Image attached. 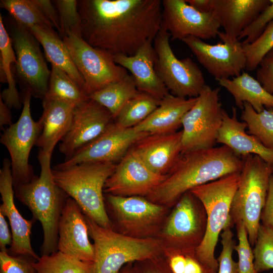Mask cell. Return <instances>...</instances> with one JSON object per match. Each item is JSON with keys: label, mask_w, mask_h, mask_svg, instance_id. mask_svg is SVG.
Segmentation results:
<instances>
[{"label": "cell", "mask_w": 273, "mask_h": 273, "mask_svg": "<svg viewBox=\"0 0 273 273\" xmlns=\"http://www.w3.org/2000/svg\"><path fill=\"white\" fill-rule=\"evenodd\" d=\"M238 243L235 250L237 252L238 273H257L254 263V255L248 234L244 224L239 222L236 224Z\"/></svg>", "instance_id": "cell-40"}, {"label": "cell", "mask_w": 273, "mask_h": 273, "mask_svg": "<svg viewBox=\"0 0 273 273\" xmlns=\"http://www.w3.org/2000/svg\"><path fill=\"white\" fill-rule=\"evenodd\" d=\"M230 225L222 231L221 237V251L217 259L218 263L217 273H238V263L233 258L236 245L233 233Z\"/></svg>", "instance_id": "cell-41"}, {"label": "cell", "mask_w": 273, "mask_h": 273, "mask_svg": "<svg viewBox=\"0 0 273 273\" xmlns=\"http://www.w3.org/2000/svg\"><path fill=\"white\" fill-rule=\"evenodd\" d=\"M58 13L59 23V35L71 34L81 37L80 17L77 9V1L55 0L52 1Z\"/></svg>", "instance_id": "cell-38"}, {"label": "cell", "mask_w": 273, "mask_h": 273, "mask_svg": "<svg viewBox=\"0 0 273 273\" xmlns=\"http://www.w3.org/2000/svg\"><path fill=\"white\" fill-rule=\"evenodd\" d=\"M256 77L263 88L273 95V49L260 62L257 67Z\"/></svg>", "instance_id": "cell-44"}, {"label": "cell", "mask_w": 273, "mask_h": 273, "mask_svg": "<svg viewBox=\"0 0 273 273\" xmlns=\"http://www.w3.org/2000/svg\"><path fill=\"white\" fill-rule=\"evenodd\" d=\"M270 3V0H212L211 12L225 33L237 39Z\"/></svg>", "instance_id": "cell-24"}, {"label": "cell", "mask_w": 273, "mask_h": 273, "mask_svg": "<svg viewBox=\"0 0 273 273\" xmlns=\"http://www.w3.org/2000/svg\"><path fill=\"white\" fill-rule=\"evenodd\" d=\"M144 273H162V272H158V271L152 270H150V271H147Z\"/></svg>", "instance_id": "cell-51"}, {"label": "cell", "mask_w": 273, "mask_h": 273, "mask_svg": "<svg viewBox=\"0 0 273 273\" xmlns=\"http://www.w3.org/2000/svg\"><path fill=\"white\" fill-rule=\"evenodd\" d=\"M260 220L262 224L273 229V176L271 175L264 206Z\"/></svg>", "instance_id": "cell-46"}, {"label": "cell", "mask_w": 273, "mask_h": 273, "mask_svg": "<svg viewBox=\"0 0 273 273\" xmlns=\"http://www.w3.org/2000/svg\"><path fill=\"white\" fill-rule=\"evenodd\" d=\"M75 105L58 100H42L43 112L39 118L42 130L36 145L52 155L57 144L70 128Z\"/></svg>", "instance_id": "cell-26"}, {"label": "cell", "mask_w": 273, "mask_h": 273, "mask_svg": "<svg viewBox=\"0 0 273 273\" xmlns=\"http://www.w3.org/2000/svg\"><path fill=\"white\" fill-rule=\"evenodd\" d=\"M44 17L60 32V23L57 11L52 1L49 0H32Z\"/></svg>", "instance_id": "cell-45"}, {"label": "cell", "mask_w": 273, "mask_h": 273, "mask_svg": "<svg viewBox=\"0 0 273 273\" xmlns=\"http://www.w3.org/2000/svg\"><path fill=\"white\" fill-rule=\"evenodd\" d=\"M153 41L146 42L133 55L113 56L115 63L131 73L137 89L161 100L169 94L155 68Z\"/></svg>", "instance_id": "cell-22"}, {"label": "cell", "mask_w": 273, "mask_h": 273, "mask_svg": "<svg viewBox=\"0 0 273 273\" xmlns=\"http://www.w3.org/2000/svg\"><path fill=\"white\" fill-rule=\"evenodd\" d=\"M272 175L273 176V172H272Z\"/></svg>", "instance_id": "cell-53"}, {"label": "cell", "mask_w": 273, "mask_h": 273, "mask_svg": "<svg viewBox=\"0 0 273 273\" xmlns=\"http://www.w3.org/2000/svg\"><path fill=\"white\" fill-rule=\"evenodd\" d=\"M120 273V272H119ZM124 273H129V272H124Z\"/></svg>", "instance_id": "cell-52"}, {"label": "cell", "mask_w": 273, "mask_h": 273, "mask_svg": "<svg viewBox=\"0 0 273 273\" xmlns=\"http://www.w3.org/2000/svg\"><path fill=\"white\" fill-rule=\"evenodd\" d=\"M220 88L206 84L181 121L182 152L214 147L223 119Z\"/></svg>", "instance_id": "cell-8"}, {"label": "cell", "mask_w": 273, "mask_h": 273, "mask_svg": "<svg viewBox=\"0 0 273 273\" xmlns=\"http://www.w3.org/2000/svg\"><path fill=\"white\" fill-rule=\"evenodd\" d=\"M241 118L246 124L249 134L255 136L265 147L273 149V109L257 112L245 102Z\"/></svg>", "instance_id": "cell-35"}, {"label": "cell", "mask_w": 273, "mask_h": 273, "mask_svg": "<svg viewBox=\"0 0 273 273\" xmlns=\"http://www.w3.org/2000/svg\"><path fill=\"white\" fill-rule=\"evenodd\" d=\"M196 199L190 191L179 199L164 232L167 237L178 244L193 245L196 249L205 236L207 218L202 204L199 206Z\"/></svg>", "instance_id": "cell-20"}, {"label": "cell", "mask_w": 273, "mask_h": 273, "mask_svg": "<svg viewBox=\"0 0 273 273\" xmlns=\"http://www.w3.org/2000/svg\"><path fill=\"white\" fill-rule=\"evenodd\" d=\"M160 102L149 94L140 92L124 105L114 122L124 128L133 127L146 119Z\"/></svg>", "instance_id": "cell-34"}, {"label": "cell", "mask_w": 273, "mask_h": 273, "mask_svg": "<svg viewBox=\"0 0 273 273\" xmlns=\"http://www.w3.org/2000/svg\"><path fill=\"white\" fill-rule=\"evenodd\" d=\"M242 159L243 165L230 210V222L232 226L239 222L244 224L253 246L260 224L273 165L256 155Z\"/></svg>", "instance_id": "cell-6"}, {"label": "cell", "mask_w": 273, "mask_h": 273, "mask_svg": "<svg viewBox=\"0 0 273 273\" xmlns=\"http://www.w3.org/2000/svg\"><path fill=\"white\" fill-rule=\"evenodd\" d=\"M12 243V234L10 232L5 217L0 213V249L1 251L8 252V246Z\"/></svg>", "instance_id": "cell-47"}, {"label": "cell", "mask_w": 273, "mask_h": 273, "mask_svg": "<svg viewBox=\"0 0 273 273\" xmlns=\"http://www.w3.org/2000/svg\"><path fill=\"white\" fill-rule=\"evenodd\" d=\"M107 201L119 221L127 228H141L156 220L163 212L160 204L141 196L108 194Z\"/></svg>", "instance_id": "cell-27"}, {"label": "cell", "mask_w": 273, "mask_h": 273, "mask_svg": "<svg viewBox=\"0 0 273 273\" xmlns=\"http://www.w3.org/2000/svg\"><path fill=\"white\" fill-rule=\"evenodd\" d=\"M243 160L228 147L181 154L166 178L148 195L157 204L171 205L198 186L241 172Z\"/></svg>", "instance_id": "cell-2"}, {"label": "cell", "mask_w": 273, "mask_h": 273, "mask_svg": "<svg viewBox=\"0 0 273 273\" xmlns=\"http://www.w3.org/2000/svg\"><path fill=\"white\" fill-rule=\"evenodd\" d=\"M196 98H186L168 94L158 106L144 121L133 127L150 134H167L177 131L185 114L192 107Z\"/></svg>", "instance_id": "cell-25"}, {"label": "cell", "mask_w": 273, "mask_h": 273, "mask_svg": "<svg viewBox=\"0 0 273 273\" xmlns=\"http://www.w3.org/2000/svg\"><path fill=\"white\" fill-rule=\"evenodd\" d=\"M81 37L114 56L134 55L162 28L160 0H79Z\"/></svg>", "instance_id": "cell-1"}, {"label": "cell", "mask_w": 273, "mask_h": 273, "mask_svg": "<svg viewBox=\"0 0 273 273\" xmlns=\"http://www.w3.org/2000/svg\"><path fill=\"white\" fill-rule=\"evenodd\" d=\"M29 31L42 46L46 58L52 66L64 71L83 89L84 80L74 64L68 48L54 28L35 25Z\"/></svg>", "instance_id": "cell-28"}, {"label": "cell", "mask_w": 273, "mask_h": 273, "mask_svg": "<svg viewBox=\"0 0 273 273\" xmlns=\"http://www.w3.org/2000/svg\"><path fill=\"white\" fill-rule=\"evenodd\" d=\"M62 38L84 80L83 90L88 97L128 74L115 63L113 55L92 47L82 37L69 34Z\"/></svg>", "instance_id": "cell-12"}, {"label": "cell", "mask_w": 273, "mask_h": 273, "mask_svg": "<svg viewBox=\"0 0 273 273\" xmlns=\"http://www.w3.org/2000/svg\"><path fill=\"white\" fill-rule=\"evenodd\" d=\"M51 157L39 150L40 175H36L28 183L14 186L16 198L29 209L33 218L41 223L43 235L41 255L58 251V222L69 197L54 180Z\"/></svg>", "instance_id": "cell-3"}, {"label": "cell", "mask_w": 273, "mask_h": 273, "mask_svg": "<svg viewBox=\"0 0 273 273\" xmlns=\"http://www.w3.org/2000/svg\"><path fill=\"white\" fill-rule=\"evenodd\" d=\"M273 21V0H270L267 6L256 18L240 34V40L245 38L243 44H249L255 40L262 33L266 26Z\"/></svg>", "instance_id": "cell-42"}, {"label": "cell", "mask_w": 273, "mask_h": 273, "mask_svg": "<svg viewBox=\"0 0 273 273\" xmlns=\"http://www.w3.org/2000/svg\"><path fill=\"white\" fill-rule=\"evenodd\" d=\"M85 219L94 241L93 273H119L126 263L152 260L158 254L159 245L155 239L124 235Z\"/></svg>", "instance_id": "cell-7"}, {"label": "cell", "mask_w": 273, "mask_h": 273, "mask_svg": "<svg viewBox=\"0 0 273 273\" xmlns=\"http://www.w3.org/2000/svg\"><path fill=\"white\" fill-rule=\"evenodd\" d=\"M162 5V28L172 40L190 36L209 39L218 35L220 25L212 12L200 13L186 0H163Z\"/></svg>", "instance_id": "cell-15"}, {"label": "cell", "mask_w": 273, "mask_h": 273, "mask_svg": "<svg viewBox=\"0 0 273 273\" xmlns=\"http://www.w3.org/2000/svg\"><path fill=\"white\" fill-rule=\"evenodd\" d=\"M140 92L132 75L127 74L121 80L108 85L88 98L106 108L115 119L124 105Z\"/></svg>", "instance_id": "cell-31"}, {"label": "cell", "mask_w": 273, "mask_h": 273, "mask_svg": "<svg viewBox=\"0 0 273 273\" xmlns=\"http://www.w3.org/2000/svg\"><path fill=\"white\" fill-rule=\"evenodd\" d=\"M240 173L225 175L190 191L202 204L207 218L205 236L196 249V255L213 273H216L218 268L215 250L219 237L227 225L232 226L230 210L238 186Z\"/></svg>", "instance_id": "cell-5"}, {"label": "cell", "mask_w": 273, "mask_h": 273, "mask_svg": "<svg viewBox=\"0 0 273 273\" xmlns=\"http://www.w3.org/2000/svg\"><path fill=\"white\" fill-rule=\"evenodd\" d=\"M88 99L83 88L66 73L52 66L48 89L42 100H58L77 106Z\"/></svg>", "instance_id": "cell-32"}, {"label": "cell", "mask_w": 273, "mask_h": 273, "mask_svg": "<svg viewBox=\"0 0 273 273\" xmlns=\"http://www.w3.org/2000/svg\"><path fill=\"white\" fill-rule=\"evenodd\" d=\"M243 46L247 59L246 69L252 71L257 68L264 57L273 49V21L255 40Z\"/></svg>", "instance_id": "cell-39"}, {"label": "cell", "mask_w": 273, "mask_h": 273, "mask_svg": "<svg viewBox=\"0 0 273 273\" xmlns=\"http://www.w3.org/2000/svg\"><path fill=\"white\" fill-rule=\"evenodd\" d=\"M0 7L8 12L15 22L29 30L35 25L53 27L32 0H1Z\"/></svg>", "instance_id": "cell-36"}, {"label": "cell", "mask_w": 273, "mask_h": 273, "mask_svg": "<svg viewBox=\"0 0 273 273\" xmlns=\"http://www.w3.org/2000/svg\"><path fill=\"white\" fill-rule=\"evenodd\" d=\"M195 10L202 13L211 12L212 0H186Z\"/></svg>", "instance_id": "cell-49"}, {"label": "cell", "mask_w": 273, "mask_h": 273, "mask_svg": "<svg viewBox=\"0 0 273 273\" xmlns=\"http://www.w3.org/2000/svg\"><path fill=\"white\" fill-rule=\"evenodd\" d=\"M182 130L167 134H149L131 147L155 173L166 175L182 152Z\"/></svg>", "instance_id": "cell-21"}, {"label": "cell", "mask_w": 273, "mask_h": 273, "mask_svg": "<svg viewBox=\"0 0 273 273\" xmlns=\"http://www.w3.org/2000/svg\"><path fill=\"white\" fill-rule=\"evenodd\" d=\"M233 97L236 105L243 109L244 103L250 104L257 112L267 109H273V95L268 93L260 83L247 72L243 71L232 79L216 80Z\"/></svg>", "instance_id": "cell-29"}, {"label": "cell", "mask_w": 273, "mask_h": 273, "mask_svg": "<svg viewBox=\"0 0 273 273\" xmlns=\"http://www.w3.org/2000/svg\"><path fill=\"white\" fill-rule=\"evenodd\" d=\"M33 261L26 257L0 251V273H36Z\"/></svg>", "instance_id": "cell-43"}, {"label": "cell", "mask_w": 273, "mask_h": 273, "mask_svg": "<svg viewBox=\"0 0 273 273\" xmlns=\"http://www.w3.org/2000/svg\"><path fill=\"white\" fill-rule=\"evenodd\" d=\"M0 193L2 201L0 213L8 219L12 234V243L8 253L12 255L22 256L37 261L40 257L34 252L31 244V229L34 219L27 220L24 218L15 206L11 164L8 158L4 159L0 169Z\"/></svg>", "instance_id": "cell-18"}, {"label": "cell", "mask_w": 273, "mask_h": 273, "mask_svg": "<svg viewBox=\"0 0 273 273\" xmlns=\"http://www.w3.org/2000/svg\"><path fill=\"white\" fill-rule=\"evenodd\" d=\"M149 134L134 127L124 128L114 121L97 138L54 167L62 168L84 163H115L138 141Z\"/></svg>", "instance_id": "cell-14"}, {"label": "cell", "mask_w": 273, "mask_h": 273, "mask_svg": "<svg viewBox=\"0 0 273 273\" xmlns=\"http://www.w3.org/2000/svg\"><path fill=\"white\" fill-rule=\"evenodd\" d=\"M170 35L162 28L153 40L156 73L174 96L196 98L206 85L203 74L190 58L178 59L169 42Z\"/></svg>", "instance_id": "cell-9"}, {"label": "cell", "mask_w": 273, "mask_h": 273, "mask_svg": "<svg viewBox=\"0 0 273 273\" xmlns=\"http://www.w3.org/2000/svg\"><path fill=\"white\" fill-rule=\"evenodd\" d=\"M187 255L176 253L170 259L169 265L172 273H184L186 264Z\"/></svg>", "instance_id": "cell-48"}, {"label": "cell", "mask_w": 273, "mask_h": 273, "mask_svg": "<svg viewBox=\"0 0 273 273\" xmlns=\"http://www.w3.org/2000/svg\"><path fill=\"white\" fill-rule=\"evenodd\" d=\"M253 249L256 271L273 269V229L260 224Z\"/></svg>", "instance_id": "cell-37"}, {"label": "cell", "mask_w": 273, "mask_h": 273, "mask_svg": "<svg viewBox=\"0 0 273 273\" xmlns=\"http://www.w3.org/2000/svg\"><path fill=\"white\" fill-rule=\"evenodd\" d=\"M12 124V115L10 108L0 97V127L2 128L5 125H10Z\"/></svg>", "instance_id": "cell-50"}, {"label": "cell", "mask_w": 273, "mask_h": 273, "mask_svg": "<svg viewBox=\"0 0 273 273\" xmlns=\"http://www.w3.org/2000/svg\"><path fill=\"white\" fill-rule=\"evenodd\" d=\"M246 128L245 122L238 120L235 107L232 108L231 116L223 110L217 143L228 147L242 158L250 154L256 155L273 165V149L265 147L255 136L249 134Z\"/></svg>", "instance_id": "cell-23"}, {"label": "cell", "mask_w": 273, "mask_h": 273, "mask_svg": "<svg viewBox=\"0 0 273 273\" xmlns=\"http://www.w3.org/2000/svg\"><path fill=\"white\" fill-rule=\"evenodd\" d=\"M9 35L15 53V73L26 90L42 100L49 87L51 71L41 51L39 42L29 29L9 20Z\"/></svg>", "instance_id": "cell-11"}, {"label": "cell", "mask_w": 273, "mask_h": 273, "mask_svg": "<svg viewBox=\"0 0 273 273\" xmlns=\"http://www.w3.org/2000/svg\"><path fill=\"white\" fill-rule=\"evenodd\" d=\"M218 36L221 42L216 44H208L192 36L181 41L216 80L240 75L247 64L242 42L238 38H231L224 32L219 31Z\"/></svg>", "instance_id": "cell-13"}, {"label": "cell", "mask_w": 273, "mask_h": 273, "mask_svg": "<svg viewBox=\"0 0 273 273\" xmlns=\"http://www.w3.org/2000/svg\"><path fill=\"white\" fill-rule=\"evenodd\" d=\"M32 94L25 91L23 109L18 120L4 130L1 143L9 151L11 157L13 185L25 184L36 176L29 163L32 147L36 145L42 130V123L32 117L30 103Z\"/></svg>", "instance_id": "cell-10"}, {"label": "cell", "mask_w": 273, "mask_h": 273, "mask_svg": "<svg viewBox=\"0 0 273 273\" xmlns=\"http://www.w3.org/2000/svg\"><path fill=\"white\" fill-rule=\"evenodd\" d=\"M32 264L36 273H93V263L57 251L41 255Z\"/></svg>", "instance_id": "cell-33"}, {"label": "cell", "mask_w": 273, "mask_h": 273, "mask_svg": "<svg viewBox=\"0 0 273 273\" xmlns=\"http://www.w3.org/2000/svg\"><path fill=\"white\" fill-rule=\"evenodd\" d=\"M166 176L151 170L131 148L116 165L104 192L123 197L148 196Z\"/></svg>", "instance_id": "cell-17"}, {"label": "cell", "mask_w": 273, "mask_h": 273, "mask_svg": "<svg viewBox=\"0 0 273 273\" xmlns=\"http://www.w3.org/2000/svg\"><path fill=\"white\" fill-rule=\"evenodd\" d=\"M114 121L111 113L88 99L74 110L69 130L61 141L60 152L67 159L100 136Z\"/></svg>", "instance_id": "cell-16"}, {"label": "cell", "mask_w": 273, "mask_h": 273, "mask_svg": "<svg viewBox=\"0 0 273 273\" xmlns=\"http://www.w3.org/2000/svg\"><path fill=\"white\" fill-rule=\"evenodd\" d=\"M115 163H84L52 168L57 185L79 205L84 214L99 225L112 229L104 203V189Z\"/></svg>", "instance_id": "cell-4"}, {"label": "cell", "mask_w": 273, "mask_h": 273, "mask_svg": "<svg viewBox=\"0 0 273 273\" xmlns=\"http://www.w3.org/2000/svg\"><path fill=\"white\" fill-rule=\"evenodd\" d=\"M0 80L7 83L8 87L1 94L3 101L10 108L20 109L21 99L17 91L13 74L12 64H15L16 58L12 40L5 27L3 18L0 15Z\"/></svg>", "instance_id": "cell-30"}, {"label": "cell", "mask_w": 273, "mask_h": 273, "mask_svg": "<svg viewBox=\"0 0 273 273\" xmlns=\"http://www.w3.org/2000/svg\"><path fill=\"white\" fill-rule=\"evenodd\" d=\"M88 236L85 215L77 203L68 197L58 222L57 250L93 263L94 248Z\"/></svg>", "instance_id": "cell-19"}]
</instances>
